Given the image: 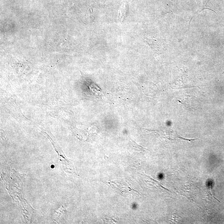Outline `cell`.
<instances>
[{
    "instance_id": "1",
    "label": "cell",
    "mask_w": 224,
    "mask_h": 224,
    "mask_svg": "<svg viewBox=\"0 0 224 224\" xmlns=\"http://www.w3.org/2000/svg\"><path fill=\"white\" fill-rule=\"evenodd\" d=\"M128 8H127V4L124 3L120 7L119 9L118 14V19L119 22H122L126 17V15Z\"/></svg>"
}]
</instances>
